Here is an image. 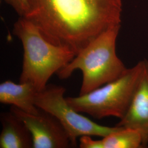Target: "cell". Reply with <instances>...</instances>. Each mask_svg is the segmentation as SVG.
I'll return each instance as SVG.
<instances>
[{"label": "cell", "mask_w": 148, "mask_h": 148, "mask_svg": "<svg viewBox=\"0 0 148 148\" xmlns=\"http://www.w3.org/2000/svg\"><path fill=\"white\" fill-rule=\"evenodd\" d=\"M121 25L101 34L57 73L61 79L80 70L83 79L79 95H84L117 79L127 70L117 56L116 43Z\"/></svg>", "instance_id": "3957f363"}, {"label": "cell", "mask_w": 148, "mask_h": 148, "mask_svg": "<svg viewBox=\"0 0 148 148\" xmlns=\"http://www.w3.org/2000/svg\"><path fill=\"white\" fill-rule=\"evenodd\" d=\"M101 142L103 148H144L140 132L130 128L120 127L118 130L103 138Z\"/></svg>", "instance_id": "30bf717a"}, {"label": "cell", "mask_w": 148, "mask_h": 148, "mask_svg": "<svg viewBox=\"0 0 148 148\" xmlns=\"http://www.w3.org/2000/svg\"><path fill=\"white\" fill-rule=\"evenodd\" d=\"M24 18L47 40L76 56L101 34L121 25L122 0H27Z\"/></svg>", "instance_id": "6da1fadb"}, {"label": "cell", "mask_w": 148, "mask_h": 148, "mask_svg": "<svg viewBox=\"0 0 148 148\" xmlns=\"http://www.w3.org/2000/svg\"><path fill=\"white\" fill-rule=\"evenodd\" d=\"M0 120V148H33L32 133L21 119L10 111L2 112Z\"/></svg>", "instance_id": "9c48e42d"}, {"label": "cell", "mask_w": 148, "mask_h": 148, "mask_svg": "<svg viewBox=\"0 0 148 148\" xmlns=\"http://www.w3.org/2000/svg\"><path fill=\"white\" fill-rule=\"evenodd\" d=\"M13 32L21 40L24 51L19 82L29 83L38 92L46 87L53 74L76 56L68 48L48 41L35 24L24 17L14 23Z\"/></svg>", "instance_id": "7a4b0ae2"}, {"label": "cell", "mask_w": 148, "mask_h": 148, "mask_svg": "<svg viewBox=\"0 0 148 148\" xmlns=\"http://www.w3.org/2000/svg\"><path fill=\"white\" fill-rule=\"evenodd\" d=\"M79 147L81 148H103L101 140H94L90 136H82L79 138Z\"/></svg>", "instance_id": "7c38bea8"}, {"label": "cell", "mask_w": 148, "mask_h": 148, "mask_svg": "<svg viewBox=\"0 0 148 148\" xmlns=\"http://www.w3.org/2000/svg\"><path fill=\"white\" fill-rule=\"evenodd\" d=\"M115 126L138 131L142 137L144 148L148 145V61L145 60L143 75L127 112Z\"/></svg>", "instance_id": "52a82bcc"}, {"label": "cell", "mask_w": 148, "mask_h": 148, "mask_svg": "<svg viewBox=\"0 0 148 148\" xmlns=\"http://www.w3.org/2000/svg\"><path fill=\"white\" fill-rule=\"evenodd\" d=\"M10 111L21 119L32 133L34 148H74L68 133L58 120L43 110L28 114L14 106Z\"/></svg>", "instance_id": "8992f818"}, {"label": "cell", "mask_w": 148, "mask_h": 148, "mask_svg": "<svg viewBox=\"0 0 148 148\" xmlns=\"http://www.w3.org/2000/svg\"><path fill=\"white\" fill-rule=\"evenodd\" d=\"M65 88L58 85H47L38 92L35 104L38 108L55 117L69 134L74 148L77 147V139L82 136L104 138L120 127L102 126L82 115L69 105L64 97Z\"/></svg>", "instance_id": "5b68a950"}, {"label": "cell", "mask_w": 148, "mask_h": 148, "mask_svg": "<svg viewBox=\"0 0 148 148\" xmlns=\"http://www.w3.org/2000/svg\"><path fill=\"white\" fill-rule=\"evenodd\" d=\"M5 1L11 5L20 16L23 17L25 14L28 7L27 0H5Z\"/></svg>", "instance_id": "8fae6325"}, {"label": "cell", "mask_w": 148, "mask_h": 148, "mask_svg": "<svg viewBox=\"0 0 148 148\" xmlns=\"http://www.w3.org/2000/svg\"><path fill=\"white\" fill-rule=\"evenodd\" d=\"M145 59L115 79L84 95L66 97V100L78 112L101 119L114 116L121 119L127 112L134 92L143 75Z\"/></svg>", "instance_id": "277c9868"}, {"label": "cell", "mask_w": 148, "mask_h": 148, "mask_svg": "<svg viewBox=\"0 0 148 148\" xmlns=\"http://www.w3.org/2000/svg\"><path fill=\"white\" fill-rule=\"evenodd\" d=\"M38 92L29 83L17 84L7 80L0 84V103L14 106L28 114H38L41 109L35 104Z\"/></svg>", "instance_id": "ba28073f"}]
</instances>
